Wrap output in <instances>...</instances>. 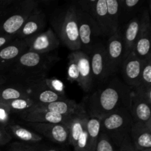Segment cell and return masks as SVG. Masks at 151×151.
Returning a JSON list of instances; mask_svg holds the SVG:
<instances>
[{"instance_id":"6da1fadb","label":"cell","mask_w":151,"mask_h":151,"mask_svg":"<svg viewBox=\"0 0 151 151\" xmlns=\"http://www.w3.org/2000/svg\"><path fill=\"white\" fill-rule=\"evenodd\" d=\"M106 83L83 101L88 116L101 119L119 108L128 106L131 88L117 78H113Z\"/></svg>"},{"instance_id":"7a4b0ae2","label":"cell","mask_w":151,"mask_h":151,"mask_svg":"<svg viewBox=\"0 0 151 151\" xmlns=\"http://www.w3.org/2000/svg\"><path fill=\"white\" fill-rule=\"evenodd\" d=\"M60 60L57 54L27 51L19 56L7 72L22 81L47 76L50 69Z\"/></svg>"},{"instance_id":"3957f363","label":"cell","mask_w":151,"mask_h":151,"mask_svg":"<svg viewBox=\"0 0 151 151\" xmlns=\"http://www.w3.org/2000/svg\"><path fill=\"white\" fill-rule=\"evenodd\" d=\"M50 23L60 42L72 52L81 50L75 3L55 10L50 17Z\"/></svg>"},{"instance_id":"277c9868","label":"cell","mask_w":151,"mask_h":151,"mask_svg":"<svg viewBox=\"0 0 151 151\" xmlns=\"http://www.w3.org/2000/svg\"><path fill=\"white\" fill-rule=\"evenodd\" d=\"M38 6L36 0L16 1L8 7L0 10V35L14 38L30 13Z\"/></svg>"},{"instance_id":"5b68a950","label":"cell","mask_w":151,"mask_h":151,"mask_svg":"<svg viewBox=\"0 0 151 151\" xmlns=\"http://www.w3.org/2000/svg\"><path fill=\"white\" fill-rule=\"evenodd\" d=\"M133 123L128 107H121L101 118L100 131L106 133L118 148L125 137L130 134Z\"/></svg>"},{"instance_id":"8992f818","label":"cell","mask_w":151,"mask_h":151,"mask_svg":"<svg viewBox=\"0 0 151 151\" xmlns=\"http://www.w3.org/2000/svg\"><path fill=\"white\" fill-rule=\"evenodd\" d=\"M76 6L81 50L88 55L95 44V38L99 36H103V33L91 15L80 8L77 4Z\"/></svg>"},{"instance_id":"52a82bcc","label":"cell","mask_w":151,"mask_h":151,"mask_svg":"<svg viewBox=\"0 0 151 151\" xmlns=\"http://www.w3.org/2000/svg\"><path fill=\"white\" fill-rule=\"evenodd\" d=\"M88 114L85 108L74 114L69 122V144L73 147L74 151H89L86 122Z\"/></svg>"},{"instance_id":"ba28073f","label":"cell","mask_w":151,"mask_h":151,"mask_svg":"<svg viewBox=\"0 0 151 151\" xmlns=\"http://www.w3.org/2000/svg\"><path fill=\"white\" fill-rule=\"evenodd\" d=\"M88 56L94 83H106L111 77L108 66L106 46L102 43H95Z\"/></svg>"},{"instance_id":"9c48e42d","label":"cell","mask_w":151,"mask_h":151,"mask_svg":"<svg viewBox=\"0 0 151 151\" xmlns=\"http://www.w3.org/2000/svg\"><path fill=\"white\" fill-rule=\"evenodd\" d=\"M75 3L80 8L91 15L101 30L103 36L111 35L108 19L106 0H85Z\"/></svg>"},{"instance_id":"30bf717a","label":"cell","mask_w":151,"mask_h":151,"mask_svg":"<svg viewBox=\"0 0 151 151\" xmlns=\"http://www.w3.org/2000/svg\"><path fill=\"white\" fill-rule=\"evenodd\" d=\"M27 51L38 53H51L60 46V41L52 28L23 39Z\"/></svg>"},{"instance_id":"8fae6325","label":"cell","mask_w":151,"mask_h":151,"mask_svg":"<svg viewBox=\"0 0 151 151\" xmlns=\"http://www.w3.org/2000/svg\"><path fill=\"white\" fill-rule=\"evenodd\" d=\"M106 50L109 74L112 76L120 70L121 65L125 59L122 29H119L111 35L108 40Z\"/></svg>"},{"instance_id":"7c38bea8","label":"cell","mask_w":151,"mask_h":151,"mask_svg":"<svg viewBox=\"0 0 151 151\" xmlns=\"http://www.w3.org/2000/svg\"><path fill=\"white\" fill-rule=\"evenodd\" d=\"M22 85L27 90L30 99L37 103H49L66 99L50 91L42 83L41 77L22 81Z\"/></svg>"},{"instance_id":"4fadbf2b","label":"cell","mask_w":151,"mask_h":151,"mask_svg":"<svg viewBox=\"0 0 151 151\" xmlns=\"http://www.w3.org/2000/svg\"><path fill=\"white\" fill-rule=\"evenodd\" d=\"M27 125L38 134L60 145L69 144V123L52 124L27 122Z\"/></svg>"},{"instance_id":"5bb4252c","label":"cell","mask_w":151,"mask_h":151,"mask_svg":"<svg viewBox=\"0 0 151 151\" xmlns=\"http://www.w3.org/2000/svg\"><path fill=\"white\" fill-rule=\"evenodd\" d=\"M151 24L149 10L145 9L142 13L141 27L133 52L142 60H145L150 55Z\"/></svg>"},{"instance_id":"9a60e30c","label":"cell","mask_w":151,"mask_h":151,"mask_svg":"<svg viewBox=\"0 0 151 151\" xmlns=\"http://www.w3.org/2000/svg\"><path fill=\"white\" fill-rule=\"evenodd\" d=\"M144 60L139 58L132 52L122 61L120 67L122 78L125 83L131 89L138 87Z\"/></svg>"},{"instance_id":"2e32d148","label":"cell","mask_w":151,"mask_h":151,"mask_svg":"<svg viewBox=\"0 0 151 151\" xmlns=\"http://www.w3.org/2000/svg\"><path fill=\"white\" fill-rule=\"evenodd\" d=\"M47 25V16L44 10L37 6L32 11L24 24L16 34L19 39H24L42 32Z\"/></svg>"},{"instance_id":"e0dca14e","label":"cell","mask_w":151,"mask_h":151,"mask_svg":"<svg viewBox=\"0 0 151 151\" xmlns=\"http://www.w3.org/2000/svg\"><path fill=\"white\" fill-rule=\"evenodd\" d=\"M28 50L23 39L16 38L0 49V75L7 72L19 56Z\"/></svg>"},{"instance_id":"ac0fdd59","label":"cell","mask_w":151,"mask_h":151,"mask_svg":"<svg viewBox=\"0 0 151 151\" xmlns=\"http://www.w3.org/2000/svg\"><path fill=\"white\" fill-rule=\"evenodd\" d=\"M128 109L134 122L146 123L151 120V106L137 90L131 89Z\"/></svg>"},{"instance_id":"d6986e66","label":"cell","mask_w":151,"mask_h":151,"mask_svg":"<svg viewBox=\"0 0 151 151\" xmlns=\"http://www.w3.org/2000/svg\"><path fill=\"white\" fill-rule=\"evenodd\" d=\"M71 53L76 61L77 69L79 75V83L78 85L85 92H90L92 89L94 81L89 56L81 50L74 51Z\"/></svg>"},{"instance_id":"ffe728a7","label":"cell","mask_w":151,"mask_h":151,"mask_svg":"<svg viewBox=\"0 0 151 151\" xmlns=\"http://www.w3.org/2000/svg\"><path fill=\"white\" fill-rule=\"evenodd\" d=\"M19 115L23 120L27 122L69 124L74 114L62 115L57 113L47 111L29 110Z\"/></svg>"},{"instance_id":"44dd1931","label":"cell","mask_w":151,"mask_h":151,"mask_svg":"<svg viewBox=\"0 0 151 151\" xmlns=\"http://www.w3.org/2000/svg\"><path fill=\"white\" fill-rule=\"evenodd\" d=\"M84 108L83 103H77L75 100L65 99L60 101H55L49 103H38L31 110L47 111L62 115H72L77 114Z\"/></svg>"},{"instance_id":"7402d4cb","label":"cell","mask_w":151,"mask_h":151,"mask_svg":"<svg viewBox=\"0 0 151 151\" xmlns=\"http://www.w3.org/2000/svg\"><path fill=\"white\" fill-rule=\"evenodd\" d=\"M130 137L137 151L151 148V128L145 123L134 122L130 131Z\"/></svg>"},{"instance_id":"603a6c76","label":"cell","mask_w":151,"mask_h":151,"mask_svg":"<svg viewBox=\"0 0 151 151\" xmlns=\"http://www.w3.org/2000/svg\"><path fill=\"white\" fill-rule=\"evenodd\" d=\"M141 19L142 13L137 14L131 20L128 21L125 29L122 31L125 58L132 52L134 50V45L138 38L140 27H141Z\"/></svg>"},{"instance_id":"cb8c5ba5","label":"cell","mask_w":151,"mask_h":151,"mask_svg":"<svg viewBox=\"0 0 151 151\" xmlns=\"http://www.w3.org/2000/svg\"><path fill=\"white\" fill-rule=\"evenodd\" d=\"M10 135H13L21 142L36 144L43 140V137L38 133L27 129L21 125L10 124L7 127Z\"/></svg>"},{"instance_id":"d4e9b609","label":"cell","mask_w":151,"mask_h":151,"mask_svg":"<svg viewBox=\"0 0 151 151\" xmlns=\"http://www.w3.org/2000/svg\"><path fill=\"white\" fill-rule=\"evenodd\" d=\"M27 97H29L27 91L21 83L11 85L6 83L0 87V102L1 103Z\"/></svg>"},{"instance_id":"484cf974","label":"cell","mask_w":151,"mask_h":151,"mask_svg":"<svg viewBox=\"0 0 151 151\" xmlns=\"http://www.w3.org/2000/svg\"><path fill=\"white\" fill-rule=\"evenodd\" d=\"M142 2L141 0H119V24L137 16Z\"/></svg>"},{"instance_id":"4316f807","label":"cell","mask_w":151,"mask_h":151,"mask_svg":"<svg viewBox=\"0 0 151 151\" xmlns=\"http://www.w3.org/2000/svg\"><path fill=\"white\" fill-rule=\"evenodd\" d=\"M106 6L111 35H112L120 29L119 0H106Z\"/></svg>"},{"instance_id":"83f0119b","label":"cell","mask_w":151,"mask_h":151,"mask_svg":"<svg viewBox=\"0 0 151 151\" xmlns=\"http://www.w3.org/2000/svg\"><path fill=\"white\" fill-rule=\"evenodd\" d=\"M101 119L96 116H88L86 122V130L88 134V145L89 151H94L97 139L100 132Z\"/></svg>"},{"instance_id":"f1b7e54d","label":"cell","mask_w":151,"mask_h":151,"mask_svg":"<svg viewBox=\"0 0 151 151\" xmlns=\"http://www.w3.org/2000/svg\"><path fill=\"white\" fill-rule=\"evenodd\" d=\"M4 103L8 106L11 113H16L18 114L31 110L38 104L36 102L32 100L29 97L16 99L11 101L5 102Z\"/></svg>"},{"instance_id":"f546056e","label":"cell","mask_w":151,"mask_h":151,"mask_svg":"<svg viewBox=\"0 0 151 151\" xmlns=\"http://www.w3.org/2000/svg\"><path fill=\"white\" fill-rule=\"evenodd\" d=\"M151 88V55L145 59L137 88L133 89L145 90Z\"/></svg>"},{"instance_id":"4dcf8cb0","label":"cell","mask_w":151,"mask_h":151,"mask_svg":"<svg viewBox=\"0 0 151 151\" xmlns=\"http://www.w3.org/2000/svg\"><path fill=\"white\" fill-rule=\"evenodd\" d=\"M41 80L43 83L54 93L60 97H66L65 92V86L63 83L57 78H47V76L41 77Z\"/></svg>"},{"instance_id":"1f68e13d","label":"cell","mask_w":151,"mask_h":151,"mask_svg":"<svg viewBox=\"0 0 151 151\" xmlns=\"http://www.w3.org/2000/svg\"><path fill=\"white\" fill-rule=\"evenodd\" d=\"M94 151H118V148L107 134L100 131Z\"/></svg>"},{"instance_id":"d6a6232c","label":"cell","mask_w":151,"mask_h":151,"mask_svg":"<svg viewBox=\"0 0 151 151\" xmlns=\"http://www.w3.org/2000/svg\"><path fill=\"white\" fill-rule=\"evenodd\" d=\"M8 151H39L38 145L35 144L14 142L10 143L8 147Z\"/></svg>"},{"instance_id":"836d02e7","label":"cell","mask_w":151,"mask_h":151,"mask_svg":"<svg viewBox=\"0 0 151 151\" xmlns=\"http://www.w3.org/2000/svg\"><path fill=\"white\" fill-rule=\"evenodd\" d=\"M10 111L8 106L4 103L0 102V125L7 127L10 125Z\"/></svg>"},{"instance_id":"e575fe53","label":"cell","mask_w":151,"mask_h":151,"mask_svg":"<svg viewBox=\"0 0 151 151\" xmlns=\"http://www.w3.org/2000/svg\"><path fill=\"white\" fill-rule=\"evenodd\" d=\"M118 151H137L131 142L130 134L125 137L119 147H118Z\"/></svg>"},{"instance_id":"d590c367","label":"cell","mask_w":151,"mask_h":151,"mask_svg":"<svg viewBox=\"0 0 151 151\" xmlns=\"http://www.w3.org/2000/svg\"><path fill=\"white\" fill-rule=\"evenodd\" d=\"M12 137L7 127L0 125V145H5L11 140Z\"/></svg>"},{"instance_id":"8d00e7d4","label":"cell","mask_w":151,"mask_h":151,"mask_svg":"<svg viewBox=\"0 0 151 151\" xmlns=\"http://www.w3.org/2000/svg\"><path fill=\"white\" fill-rule=\"evenodd\" d=\"M13 40V37L7 36V35H0V49Z\"/></svg>"},{"instance_id":"74e56055","label":"cell","mask_w":151,"mask_h":151,"mask_svg":"<svg viewBox=\"0 0 151 151\" xmlns=\"http://www.w3.org/2000/svg\"><path fill=\"white\" fill-rule=\"evenodd\" d=\"M16 1V0H0V10L5 9L11 5Z\"/></svg>"},{"instance_id":"f35d334b","label":"cell","mask_w":151,"mask_h":151,"mask_svg":"<svg viewBox=\"0 0 151 151\" xmlns=\"http://www.w3.org/2000/svg\"><path fill=\"white\" fill-rule=\"evenodd\" d=\"M38 150L39 151H63L58 150V149H53V148H50V147H44V146H39L38 145Z\"/></svg>"},{"instance_id":"ab89813d","label":"cell","mask_w":151,"mask_h":151,"mask_svg":"<svg viewBox=\"0 0 151 151\" xmlns=\"http://www.w3.org/2000/svg\"><path fill=\"white\" fill-rule=\"evenodd\" d=\"M7 83V78L4 75H0V87Z\"/></svg>"},{"instance_id":"60d3db41","label":"cell","mask_w":151,"mask_h":151,"mask_svg":"<svg viewBox=\"0 0 151 151\" xmlns=\"http://www.w3.org/2000/svg\"><path fill=\"white\" fill-rule=\"evenodd\" d=\"M140 151H151V148H150V149H145V150H140Z\"/></svg>"}]
</instances>
